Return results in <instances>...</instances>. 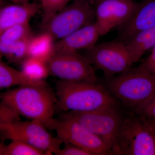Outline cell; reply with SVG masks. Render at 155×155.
Here are the masks:
<instances>
[{
	"mask_svg": "<svg viewBox=\"0 0 155 155\" xmlns=\"http://www.w3.org/2000/svg\"><path fill=\"white\" fill-rule=\"evenodd\" d=\"M65 147L61 149L56 155H93L88 151L74 145L66 143Z\"/></svg>",
	"mask_w": 155,
	"mask_h": 155,
	"instance_id": "cb8c5ba5",
	"label": "cell"
},
{
	"mask_svg": "<svg viewBox=\"0 0 155 155\" xmlns=\"http://www.w3.org/2000/svg\"><path fill=\"white\" fill-rule=\"evenodd\" d=\"M90 3L93 5L95 6L97 3L101 2L103 0H87Z\"/></svg>",
	"mask_w": 155,
	"mask_h": 155,
	"instance_id": "83f0119b",
	"label": "cell"
},
{
	"mask_svg": "<svg viewBox=\"0 0 155 155\" xmlns=\"http://www.w3.org/2000/svg\"><path fill=\"white\" fill-rule=\"evenodd\" d=\"M21 115L13 107L1 101L0 104V123L14 124L21 121Z\"/></svg>",
	"mask_w": 155,
	"mask_h": 155,
	"instance_id": "603a6c76",
	"label": "cell"
},
{
	"mask_svg": "<svg viewBox=\"0 0 155 155\" xmlns=\"http://www.w3.org/2000/svg\"><path fill=\"white\" fill-rule=\"evenodd\" d=\"M101 36L95 22H91L68 35L56 41L54 53L78 52L93 47Z\"/></svg>",
	"mask_w": 155,
	"mask_h": 155,
	"instance_id": "4fadbf2b",
	"label": "cell"
},
{
	"mask_svg": "<svg viewBox=\"0 0 155 155\" xmlns=\"http://www.w3.org/2000/svg\"><path fill=\"white\" fill-rule=\"evenodd\" d=\"M2 141L17 140L31 145L47 153L56 155L63 141L58 136L53 137L46 126L38 120L20 121L14 124L0 123Z\"/></svg>",
	"mask_w": 155,
	"mask_h": 155,
	"instance_id": "52a82bcc",
	"label": "cell"
},
{
	"mask_svg": "<svg viewBox=\"0 0 155 155\" xmlns=\"http://www.w3.org/2000/svg\"><path fill=\"white\" fill-rule=\"evenodd\" d=\"M113 155H155V127L141 114L130 112L124 116Z\"/></svg>",
	"mask_w": 155,
	"mask_h": 155,
	"instance_id": "277c9868",
	"label": "cell"
},
{
	"mask_svg": "<svg viewBox=\"0 0 155 155\" xmlns=\"http://www.w3.org/2000/svg\"><path fill=\"white\" fill-rule=\"evenodd\" d=\"M1 98L21 116L40 121L46 127L54 119L57 97L46 82L9 90L1 94Z\"/></svg>",
	"mask_w": 155,
	"mask_h": 155,
	"instance_id": "3957f363",
	"label": "cell"
},
{
	"mask_svg": "<svg viewBox=\"0 0 155 155\" xmlns=\"http://www.w3.org/2000/svg\"><path fill=\"white\" fill-rule=\"evenodd\" d=\"M42 11V25L67 5L72 0H39Z\"/></svg>",
	"mask_w": 155,
	"mask_h": 155,
	"instance_id": "7402d4cb",
	"label": "cell"
},
{
	"mask_svg": "<svg viewBox=\"0 0 155 155\" xmlns=\"http://www.w3.org/2000/svg\"><path fill=\"white\" fill-rule=\"evenodd\" d=\"M46 82L45 80H34L27 76L22 70L9 66L2 61L0 62V88L11 87L37 85Z\"/></svg>",
	"mask_w": 155,
	"mask_h": 155,
	"instance_id": "9a60e30c",
	"label": "cell"
},
{
	"mask_svg": "<svg viewBox=\"0 0 155 155\" xmlns=\"http://www.w3.org/2000/svg\"><path fill=\"white\" fill-rule=\"evenodd\" d=\"M46 63L49 75L60 80L98 82L93 65L78 52L54 53Z\"/></svg>",
	"mask_w": 155,
	"mask_h": 155,
	"instance_id": "30bf717a",
	"label": "cell"
},
{
	"mask_svg": "<svg viewBox=\"0 0 155 155\" xmlns=\"http://www.w3.org/2000/svg\"><path fill=\"white\" fill-rule=\"evenodd\" d=\"M40 11V4L36 2L13 3L4 6L0 10V33L13 25L29 23L30 19Z\"/></svg>",
	"mask_w": 155,
	"mask_h": 155,
	"instance_id": "5bb4252c",
	"label": "cell"
},
{
	"mask_svg": "<svg viewBox=\"0 0 155 155\" xmlns=\"http://www.w3.org/2000/svg\"><path fill=\"white\" fill-rule=\"evenodd\" d=\"M137 114H141L149 119L155 120V97L147 105Z\"/></svg>",
	"mask_w": 155,
	"mask_h": 155,
	"instance_id": "d4e9b609",
	"label": "cell"
},
{
	"mask_svg": "<svg viewBox=\"0 0 155 155\" xmlns=\"http://www.w3.org/2000/svg\"><path fill=\"white\" fill-rule=\"evenodd\" d=\"M133 0H103L94 6L95 22L101 36L130 19L136 6Z\"/></svg>",
	"mask_w": 155,
	"mask_h": 155,
	"instance_id": "8fae6325",
	"label": "cell"
},
{
	"mask_svg": "<svg viewBox=\"0 0 155 155\" xmlns=\"http://www.w3.org/2000/svg\"><path fill=\"white\" fill-rule=\"evenodd\" d=\"M155 25V0H141L137 3L130 19L119 27L118 40L126 43L134 35Z\"/></svg>",
	"mask_w": 155,
	"mask_h": 155,
	"instance_id": "7c38bea8",
	"label": "cell"
},
{
	"mask_svg": "<svg viewBox=\"0 0 155 155\" xmlns=\"http://www.w3.org/2000/svg\"><path fill=\"white\" fill-rule=\"evenodd\" d=\"M55 89L57 106L65 112H87L119 106L118 100L98 82L59 79Z\"/></svg>",
	"mask_w": 155,
	"mask_h": 155,
	"instance_id": "6da1fadb",
	"label": "cell"
},
{
	"mask_svg": "<svg viewBox=\"0 0 155 155\" xmlns=\"http://www.w3.org/2000/svg\"><path fill=\"white\" fill-rule=\"evenodd\" d=\"M21 66L22 72L34 80H45L49 75L47 63L38 58L28 57Z\"/></svg>",
	"mask_w": 155,
	"mask_h": 155,
	"instance_id": "ffe728a7",
	"label": "cell"
},
{
	"mask_svg": "<svg viewBox=\"0 0 155 155\" xmlns=\"http://www.w3.org/2000/svg\"><path fill=\"white\" fill-rule=\"evenodd\" d=\"M10 1L14 4H22V3L27 2H25V0H10Z\"/></svg>",
	"mask_w": 155,
	"mask_h": 155,
	"instance_id": "f1b7e54d",
	"label": "cell"
},
{
	"mask_svg": "<svg viewBox=\"0 0 155 155\" xmlns=\"http://www.w3.org/2000/svg\"><path fill=\"white\" fill-rule=\"evenodd\" d=\"M25 1L26 2H30V0H25Z\"/></svg>",
	"mask_w": 155,
	"mask_h": 155,
	"instance_id": "4dcf8cb0",
	"label": "cell"
},
{
	"mask_svg": "<svg viewBox=\"0 0 155 155\" xmlns=\"http://www.w3.org/2000/svg\"><path fill=\"white\" fill-rule=\"evenodd\" d=\"M142 66L146 68L150 72L152 73L155 75V63H145L143 64Z\"/></svg>",
	"mask_w": 155,
	"mask_h": 155,
	"instance_id": "484cf974",
	"label": "cell"
},
{
	"mask_svg": "<svg viewBox=\"0 0 155 155\" xmlns=\"http://www.w3.org/2000/svg\"><path fill=\"white\" fill-rule=\"evenodd\" d=\"M1 155H42L48 153L25 142L17 140H11L9 144L2 141L0 144Z\"/></svg>",
	"mask_w": 155,
	"mask_h": 155,
	"instance_id": "d6986e66",
	"label": "cell"
},
{
	"mask_svg": "<svg viewBox=\"0 0 155 155\" xmlns=\"http://www.w3.org/2000/svg\"><path fill=\"white\" fill-rule=\"evenodd\" d=\"M48 128L54 130L63 143L80 147L93 155H112L110 147L101 138L74 119H54Z\"/></svg>",
	"mask_w": 155,
	"mask_h": 155,
	"instance_id": "9c48e42d",
	"label": "cell"
},
{
	"mask_svg": "<svg viewBox=\"0 0 155 155\" xmlns=\"http://www.w3.org/2000/svg\"><path fill=\"white\" fill-rule=\"evenodd\" d=\"M55 41L52 36L46 31L32 35L28 42V57L38 58L47 63L54 53Z\"/></svg>",
	"mask_w": 155,
	"mask_h": 155,
	"instance_id": "2e32d148",
	"label": "cell"
},
{
	"mask_svg": "<svg viewBox=\"0 0 155 155\" xmlns=\"http://www.w3.org/2000/svg\"><path fill=\"white\" fill-rule=\"evenodd\" d=\"M84 57L108 79L129 71L134 64L126 44L119 40L96 44Z\"/></svg>",
	"mask_w": 155,
	"mask_h": 155,
	"instance_id": "ba28073f",
	"label": "cell"
},
{
	"mask_svg": "<svg viewBox=\"0 0 155 155\" xmlns=\"http://www.w3.org/2000/svg\"><path fill=\"white\" fill-rule=\"evenodd\" d=\"M108 79V90L130 112L138 113L155 97V75L142 65Z\"/></svg>",
	"mask_w": 155,
	"mask_h": 155,
	"instance_id": "7a4b0ae2",
	"label": "cell"
},
{
	"mask_svg": "<svg viewBox=\"0 0 155 155\" xmlns=\"http://www.w3.org/2000/svg\"><path fill=\"white\" fill-rule=\"evenodd\" d=\"M62 117L79 122L101 138L112 151L124 116L120 111L119 106H116L87 112L69 111L64 113Z\"/></svg>",
	"mask_w": 155,
	"mask_h": 155,
	"instance_id": "5b68a950",
	"label": "cell"
},
{
	"mask_svg": "<svg viewBox=\"0 0 155 155\" xmlns=\"http://www.w3.org/2000/svg\"><path fill=\"white\" fill-rule=\"evenodd\" d=\"M94 6L87 0H72L42 25V28L56 41L94 22Z\"/></svg>",
	"mask_w": 155,
	"mask_h": 155,
	"instance_id": "8992f818",
	"label": "cell"
},
{
	"mask_svg": "<svg viewBox=\"0 0 155 155\" xmlns=\"http://www.w3.org/2000/svg\"><path fill=\"white\" fill-rule=\"evenodd\" d=\"M31 37L12 43H0L1 55L5 57L10 63L21 65L28 57V42Z\"/></svg>",
	"mask_w": 155,
	"mask_h": 155,
	"instance_id": "ac0fdd59",
	"label": "cell"
},
{
	"mask_svg": "<svg viewBox=\"0 0 155 155\" xmlns=\"http://www.w3.org/2000/svg\"><path fill=\"white\" fill-rule=\"evenodd\" d=\"M33 35L29 23L18 24L11 26L0 33V43H12Z\"/></svg>",
	"mask_w": 155,
	"mask_h": 155,
	"instance_id": "44dd1931",
	"label": "cell"
},
{
	"mask_svg": "<svg viewBox=\"0 0 155 155\" xmlns=\"http://www.w3.org/2000/svg\"><path fill=\"white\" fill-rule=\"evenodd\" d=\"M125 44L135 64L155 46V25L136 35Z\"/></svg>",
	"mask_w": 155,
	"mask_h": 155,
	"instance_id": "e0dca14e",
	"label": "cell"
},
{
	"mask_svg": "<svg viewBox=\"0 0 155 155\" xmlns=\"http://www.w3.org/2000/svg\"><path fill=\"white\" fill-rule=\"evenodd\" d=\"M145 63H155V46L153 48L151 54L150 55L149 58L145 61Z\"/></svg>",
	"mask_w": 155,
	"mask_h": 155,
	"instance_id": "4316f807",
	"label": "cell"
},
{
	"mask_svg": "<svg viewBox=\"0 0 155 155\" xmlns=\"http://www.w3.org/2000/svg\"><path fill=\"white\" fill-rule=\"evenodd\" d=\"M149 119L150 121V122H151L152 123L153 125L154 126V127H155V120H154V119Z\"/></svg>",
	"mask_w": 155,
	"mask_h": 155,
	"instance_id": "f546056e",
	"label": "cell"
}]
</instances>
